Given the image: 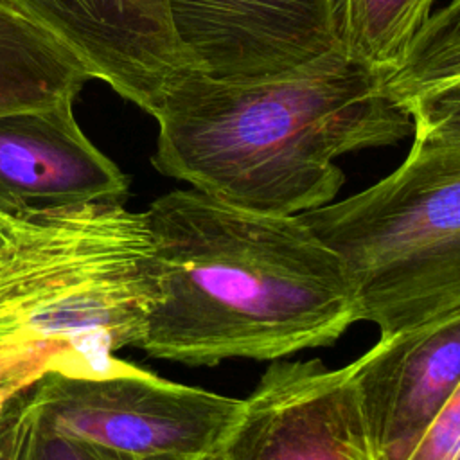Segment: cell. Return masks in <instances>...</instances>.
I'll return each instance as SVG.
<instances>
[{"instance_id": "4", "label": "cell", "mask_w": 460, "mask_h": 460, "mask_svg": "<svg viewBox=\"0 0 460 460\" xmlns=\"http://www.w3.org/2000/svg\"><path fill=\"white\" fill-rule=\"evenodd\" d=\"M298 216L341 257L381 336L460 313V140L413 138L388 176Z\"/></svg>"}, {"instance_id": "12", "label": "cell", "mask_w": 460, "mask_h": 460, "mask_svg": "<svg viewBox=\"0 0 460 460\" xmlns=\"http://www.w3.org/2000/svg\"><path fill=\"white\" fill-rule=\"evenodd\" d=\"M435 0H334L336 31L347 58L386 77L395 72L431 16Z\"/></svg>"}, {"instance_id": "17", "label": "cell", "mask_w": 460, "mask_h": 460, "mask_svg": "<svg viewBox=\"0 0 460 460\" xmlns=\"http://www.w3.org/2000/svg\"><path fill=\"white\" fill-rule=\"evenodd\" d=\"M18 401H20V395L9 402L4 424L0 428V460H11L13 431H14V417H16V410H18Z\"/></svg>"}, {"instance_id": "19", "label": "cell", "mask_w": 460, "mask_h": 460, "mask_svg": "<svg viewBox=\"0 0 460 460\" xmlns=\"http://www.w3.org/2000/svg\"><path fill=\"white\" fill-rule=\"evenodd\" d=\"M207 460H221V458H219V455H216V456H212V458H207Z\"/></svg>"}, {"instance_id": "13", "label": "cell", "mask_w": 460, "mask_h": 460, "mask_svg": "<svg viewBox=\"0 0 460 460\" xmlns=\"http://www.w3.org/2000/svg\"><path fill=\"white\" fill-rule=\"evenodd\" d=\"M451 74H460V0H451L428 18L402 65L386 77V86Z\"/></svg>"}, {"instance_id": "16", "label": "cell", "mask_w": 460, "mask_h": 460, "mask_svg": "<svg viewBox=\"0 0 460 460\" xmlns=\"http://www.w3.org/2000/svg\"><path fill=\"white\" fill-rule=\"evenodd\" d=\"M404 460H460V386Z\"/></svg>"}, {"instance_id": "18", "label": "cell", "mask_w": 460, "mask_h": 460, "mask_svg": "<svg viewBox=\"0 0 460 460\" xmlns=\"http://www.w3.org/2000/svg\"><path fill=\"white\" fill-rule=\"evenodd\" d=\"M117 460H187V458H180V456H128V455H120L115 453Z\"/></svg>"}, {"instance_id": "8", "label": "cell", "mask_w": 460, "mask_h": 460, "mask_svg": "<svg viewBox=\"0 0 460 460\" xmlns=\"http://www.w3.org/2000/svg\"><path fill=\"white\" fill-rule=\"evenodd\" d=\"M56 38L93 79L155 115L192 68L169 0H0Z\"/></svg>"}, {"instance_id": "15", "label": "cell", "mask_w": 460, "mask_h": 460, "mask_svg": "<svg viewBox=\"0 0 460 460\" xmlns=\"http://www.w3.org/2000/svg\"><path fill=\"white\" fill-rule=\"evenodd\" d=\"M11 460H117L115 451L68 438L47 428L20 395L14 417Z\"/></svg>"}, {"instance_id": "3", "label": "cell", "mask_w": 460, "mask_h": 460, "mask_svg": "<svg viewBox=\"0 0 460 460\" xmlns=\"http://www.w3.org/2000/svg\"><path fill=\"white\" fill-rule=\"evenodd\" d=\"M158 298L144 212L119 201L0 212V394L138 347Z\"/></svg>"}, {"instance_id": "1", "label": "cell", "mask_w": 460, "mask_h": 460, "mask_svg": "<svg viewBox=\"0 0 460 460\" xmlns=\"http://www.w3.org/2000/svg\"><path fill=\"white\" fill-rule=\"evenodd\" d=\"M158 298L137 349L190 367L280 359L327 347L359 322L341 257L298 216L264 214L196 189L146 210Z\"/></svg>"}, {"instance_id": "11", "label": "cell", "mask_w": 460, "mask_h": 460, "mask_svg": "<svg viewBox=\"0 0 460 460\" xmlns=\"http://www.w3.org/2000/svg\"><path fill=\"white\" fill-rule=\"evenodd\" d=\"M90 79L56 38L0 4V115L74 101Z\"/></svg>"}, {"instance_id": "6", "label": "cell", "mask_w": 460, "mask_h": 460, "mask_svg": "<svg viewBox=\"0 0 460 460\" xmlns=\"http://www.w3.org/2000/svg\"><path fill=\"white\" fill-rule=\"evenodd\" d=\"M169 7L192 68L223 83L280 79L343 52L334 0H169Z\"/></svg>"}, {"instance_id": "7", "label": "cell", "mask_w": 460, "mask_h": 460, "mask_svg": "<svg viewBox=\"0 0 460 460\" xmlns=\"http://www.w3.org/2000/svg\"><path fill=\"white\" fill-rule=\"evenodd\" d=\"M221 460H376L350 365L275 359L261 376Z\"/></svg>"}, {"instance_id": "10", "label": "cell", "mask_w": 460, "mask_h": 460, "mask_svg": "<svg viewBox=\"0 0 460 460\" xmlns=\"http://www.w3.org/2000/svg\"><path fill=\"white\" fill-rule=\"evenodd\" d=\"M72 104L0 115V212L128 199L129 178L83 133Z\"/></svg>"}, {"instance_id": "5", "label": "cell", "mask_w": 460, "mask_h": 460, "mask_svg": "<svg viewBox=\"0 0 460 460\" xmlns=\"http://www.w3.org/2000/svg\"><path fill=\"white\" fill-rule=\"evenodd\" d=\"M25 404L56 433L128 456L207 460L221 453L243 408L111 358L45 372Z\"/></svg>"}, {"instance_id": "14", "label": "cell", "mask_w": 460, "mask_h": 460, "mask_svg": "<svg viewBox=\"0 0 460 460\" xmlns=\"http://www.w3.org/2000/svg\"><path fill=\"white\" fill-rule=\"evenodd\" d=\"M413 119V138L460 140V74L386 86Z\"/></svg>"}, {"instance_id": "9", "label": "cell", "mask_w": 460, "mask_h": 460, "mask_svg": "<svg viewBox=\"0 0 460 460\" xmlns=\"http://www.w3.org/2000/svg\"><path fill=\"white\" fill-rule=\"evenodd\" d=\"M350 370L376 460H404L460 386V313L379 336Z\"/></svg>"}, {"instance_id": "2", "label": "cell", "mask_w": 460, "mask_h": 460, "mask_svg": "<svg viewBox=\"0 0 460 460\" xmlns=\"http://www.w3.org/2000/svg\"><path fill=\"white\" fill-rule=\"evenodd\" d=\"M153 167L228 205L295 216L331 203L340 155L394 146L413 119L386 75L336 54L296 74L232 84L190 70L158 111Z\"/></svg>"}]
</instances>
